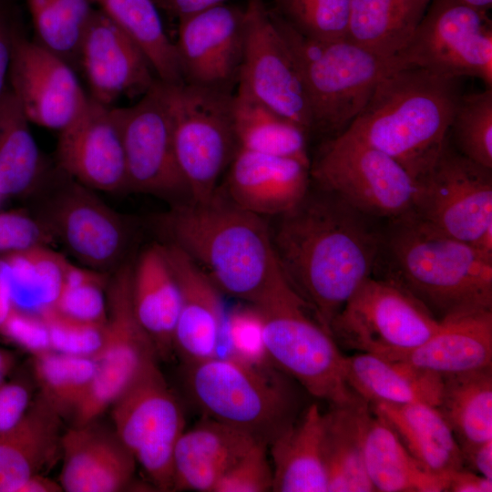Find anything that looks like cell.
Returning <instances> with one entry per match:
<instances>
[{
  "label": "cell",
  "instance_id": "1",
  "mask_svg": "<svg viewBox=\"0 0 492 492\" xmlns=\"http://www.w3.org/2000/svg\"><path fill=\"white\" fill-rule=\"evenodd\" d=\"M376 220L311 182L271 228L283 274L330 333L333 320L373 274L383 232Z\"/></svg>",
  "mask_w": 492,
  "mask_h": 492
},
{
  "label": "cell",
  "instance_id": "2",
  "mask_svg": "<svg viewBox=\"0 0 492 492\" xmlns=\"http://www.w3.org/2000/svg\"><path fill=\"white\" fill-rule=\"evenodd\" d=\"M168 241L184 251L220 292L263 306L292 288L263 217L235 204L220 186L207 200L172 204L159 218Z\"/></svg>",
  "mask_w": 492,
  "mask_h": 492
},
{
  "label": "cell",
  "instance_id": "3",
  "mask_svg": "<svg viewBox=\"0 0 492 492\" xmlns=\"http://www.w3.org/2000/svg\"><path fill=\"white\" fill-rule=\"evenodd\" d=\"M372 276L401 287L438 320L492 310V259L412 212L387 220Z\"/></svg>",
  "mask_w": 492,
  "mask_h": 492
},
{
  "label": "cell",
  "instance_id": "4",
  "mask_svg": "<svg viewBox=\"0 0 492 492\" xmlns=\"http://www.w3.org/2000/svg\"><path fill=\"white\" fill-rule=\"evenodd\" d=\"M461 95L460 78L398 69L380 81L343 132L393 158L417 182L436 161Z\"/></svg>",
  "mask_w": 492,
  "mask_h": 492
},
{
  "label": "cell",
  "instance_id": "5",
  "mask_svg": "<svg viewBox=\"0 0 492 492\" xmlns=\"http://www.w3.org/2000/svg\"><path fill=\"white\" fill-rule=\"evenodd\" d=\"M185 392L202 414L269 445L303 409L294 379L273 364L228 355L183 364Z\"/></svg>",
  "mask_w": 492,
  "mask_h": 492
},
{
  "label": "cell",
  "instance_id": "6",
  "mask_svg": "<svg viewBox=\"0 0 492 492\" xmlns=\"http://www.w3.org/2000/svg\"><path fill=\"white\" fill-rule=\"evenodd\" d=\"M271 13L300 72L311 132L330 138L341 134L361 113L380 81L397 70L395 56H378L346 38H307Z\"/></svg>",
  "mask_w": 492,
  "mask_h": 492
},
{
  "label": "cell",
  "instance_id": "7",
  "mask_svg": "<svg viewBox=\"0 0 492 492\" xmlns=\"http://www.w3.org/2000/svg\"><path fill=\"white\" fill-rule=\"evenodd\" d=\"M255 307L261 315L267 354L276 368L330 405L361 399L345 382L341 348L293 288Z\"/></svg>",
  "mask_w": 492,
  "mask_h": 492
},
{
  "label": "cell",
  "instance_id": "8",
  "mask_svg": "<svg viewBox=\"0 0 492 492\" xmlns=\"http://www.w3.org/2000/svg\"><path fill=\"white\" fill-rule=\"evenodd\" d=\"M162 84L176 157L190 200H207L239 149L232 117L234 92L185 82Z\"/></svg>",
  "mask_w": 492,
  "mask_h": 492
},
{
  "label": "cell",
  "instance_id": "9",
  "mask_svg": "<svg viewBox=\"0 0 492 492\" xmlns=\"http://www.w3.org/2000/svg\"><path fill=\"white\" fill-rule=\"evenodd\" d=\"M311 182L374 219L413 211L417 184L393 158L342 132L330 138L311 161Z\"/></svg>",
  "mask_w": 492,
  "mask_h": 492
},
{
  "label": "cell",
  "instance_id": "10",
  "mask_svg": "<svg viewBox=\"0 0 492 492\" xmlns=\"http://www.w3.org/2000/svg\"><path fill=\"white\" fill-rule=\"evenodd\" d=\"M440 322L395 283L367 278L333 320L340 348L398 361L423 344Z\"/></svg>",
  "mask_w": 492,
  "mask_h": 492
},
{
  "label": "cell",
  "instance_id": "11",
  "mask_svg": "<svg viewBox=\"0 0 492 492\" xmlns=\"http://www.w3.org/2000/svg\"><path fill=\"white\" fill-rule=\"evenodd\" d=\"M132 268L121 263L107 287L108 316L103 346L94 358L96 374L73 415L74 425L95 421L106 409L157 364L156 347L139 323L132 302Z\"/></svg>",
  "mask_w": 492,
  "mask_h": 492
},
{
  "label": "cell",
  "instance_id": "12",
  "mask_svg": "<svg viewBox=\"0 0 492 492\" xmlns=\"http://www.w3.org/2000/svg\"><path fill=\"white\" fill-rule=\"evenodd\" d=\"M397 69L420 67L492 88V23L484 12L456 0H432L407 46L395 56Z\"/></svg>",
  "mask_w": 492,
  "mask_h": 492
},
{
  "label": "cell",
  "instance_id": "13",
  "mask_svg": "<svg viewBox=\"0 0 492 492\" xmlns=\"http://www.w3.org/2000/svg\"><path fill=\"white\" fill-rule=\"evenodd\" d=\"M114 431L151 484L173 491L176 445L184 432L183 408L158 364L111 405Z\"/></svg>",
  "mask_w": 492,
  "mask_h": 492
},
{
  "label": "cell",
  "instance_id": "14",
  "mask_svg": "<svg viewBox=\"0 0 492 492\" xmlns=\"http://www.w3.org/2000/svg\"><path fill=\"white\" fill-rule=\"evenodd\" d=\"M56 180L36 215L54 241L80 265L110 273L123 263L128 231L124 219L57 167Z\"/></svg>",
  "mask_w": 492,
  "mask_h": 492
},
{
  "label": "cell",
  "instance_id": "15",
  "mask_svg": "<svg viewBox=\"0 0 492 492\" xmlns=\"http://www.w3.org/2000/svg\"><path fill=\"white\" fill-rule=\"evenodd\" d=\"M416 184L412 213L445 234L473 245L492 227V169L460 154L449 135Z\"/></svg>",
  "mask_w": 492,
  "mask_h": 492
},
{
  "label": "cell",
  "instance_id": "16",
  "mask_svg": "<svg viewBox=\"0 0 492 492\" xmlns=\"http://www.w3.org/2000/svg\"><path fill=\"white\" fill-rule=\"evenodd\" d=\"M122 131L127 191L171 201L190 200L179 169L164 86L159 79L130 107L117 108Z\"/></svg>",
  "mask_w": 492,
  "mask_h": 492
},
{
  "label": "cell",
  "instance_id": "17",
  "mask_svg": "<svg viewBox=\"0 0 492 492\" xmlns=\"http://www.w3.org/2000/svg\"><path fill=\"white\" fill-rule=\"evenodd\" d=\"M237 86L311 133L310 108L294 58L263 0H247Z\"/></svg>",
  "mask_w": 492,
  "mask_h": 492
},
{
  "label": "cell",
  "instance_id": "18",
  "mask_svg": "<svg viewBox=\"0 0 492 492\" xmlns=\"http://www.w3.org/2000/svg\"><path fill=\"white\" fill-rule=\"evenodd\" d=\"M178 20L174 43L183 82L233 91L244 51L245 7L224 3Z\"/></svg>",
  "mask_w": 492,
  "mask_h": 492
},
{
  "label": "cell",
  "instance_id": "19",
  "mask_svg": "<svg viewBox=\"0 0 492 492\" xmlns=\"http://www.w3.org/2000/svg\"><path fill=\"white\" fill-rule=\"evenodd\" d=\"M9 88L30 123L58 132L81 112L89 97L73 67L16 27Z\"/></svg>",
  "mask_w": 492,
  "mask_h": 492
},
{
  "label": "cell",
  "instance_id": "20",
  "mask_svg": "<svg viewBox=\"0 0 492 492\" xmlns=\"http://www.w3.org/2000/svg\"><path fill=\"white\" fill-rule=\"evenodd\" d=\"M56 162L67 175L96 191H127L117 107L105 106L89 97L75 119L59 131Z\"/></svg>",
  "mask_w": 492,
  "mask_h": 492
},
{
  "label": "cell",
  "instance_id": "21",
  "mask_svg": "<svg viewBox=\"0 0 492 492\" xmlns=\"http://www.w3.org/2000/svg\"><path fill=\"white\" fill-rule=\"evenodd\" d=\"M78 64L89 97L105 106L113 107L123 97H142L158 81L139 46L97 8L83 34Z\"/></svg>",
  "mask_w": 492,
  "mask_h": 492
},
{
  "label": "cell",
  "instance_id": "22",
  "mask_svg": "<svg viewBox=\"0 0 492 492\" xmlns=\"http://www.w3.org/2000/svg\"><path fill=\"white\" fill-rule=\"evenodd\" d=\"M180 289V307L173 334V352L183 364L218 355L226 313L220 290L178 246L163 243Z\"/></svg>",
  "mask_w": 492,
  "mask_h": 492
},
{
  "label": "cell",
  "instance_id": "23",
  "mask_svg": "<svg viewBox=\"0 0 492 492\" xmlns=\"http://www.w3.org/2000/svg\"><path fill=\"white\" fill-rule=\"evenodd\" d=\"M310 166L295 159L239 148L220 187L241 208L263 218L278 217L306 194Z\"/></svg>",
  "mask_w": 492,
  "mask_h": 492
},
{
  "label": "cell",
  "instance_id": "24",
  "mask_svg": "<svg viewBox=\"0 0 492 492\" xmlns=\"http://www.w3.org/2000/svg\"><path fill=\"white\" fill-rule=\"evenodd\" d=\"M96 421L73 425L62 436L59 484L66 492H118L129 487L137 462L116 432Z\"/></svg>",
  "mask_w": 492,
  "mask_h": 492
},
{
  "label": "cell",
  "instance_id": "25",
  "mask_svg": "<svg viewBox=\"0 0 492 492\" xmlns=\"http://www.w3.org/2000/svg\"><path fill=\"white\" fill-rule=\"evenodd\" d=\"M257 443L241 430L202 416L176 445L173 491L214 492L223 475Z\"/></svg>",
  "mask_w": 492,
  "mask_h": 492
},
{
  "label": "cell",
  "instance_id": "26",
  "mask_svg": "<svg viewBox=\"0 0 492 492\" xmlns=\"http://www.w3.org/2000/svg\"><path fill=\"white\" fill-rule=\"evenodd\" d=\"M437 330L404 361L449 376L492 368V310L446 317Z\"/></svg>",
  "mask_w": 492,
  "mask_h": 492
},
{
  "label": "cell",
  "instance_id": "27",
  "mask_svg": "<svg viewBox=\"0 0 492 492\" xmlns=\"http://www.w3.org/2000/svg\"><path fill=\"white\" fill-rule=\"evenodd\" d=\"M324 433V413L311 404L269 445L272 491L327 492Z\"/></svg>",
  "mask_w": 492,
  "mask_h": 492
},
{
  "label": "cell",
  "instance_id": "28",
  "mask_svg": "<svg viewBox=\"0 0 492 492\" xmlns=\"http://www.w3.org/2000/svg\"><path fill=\"white\" fill-rule=\"evenodd\" d=\"M370 406L395 432L427 474L448 483L451 475L464 467L460 446L436 406L420 403H377Z\"/></svg>",
  "mask_w": 492,
  "mask_h": 492
},
{
  "label": "cell",
  "instance_id": "29",
  "mask_svg": "<svg viewBox=\"0 0 492 492\" xmlns=\"http://www.w3.org/2000/svg\"><path fill=\"white\" fill-rule=\"evenodd\" d=\"M344 379L349 388L368 404H425L437 406L443 376L404 361L358 353L344 356Z\"/></svg>",
  "mask_w": 492,
  "mask_h": 492
},
{
  "label": "cell",
  "instance_id": "30",
  "mask_svg": "<svg viewBox=\"0 0 492 492\" xmlns=\"http://www.w3.org/2000/svg\"><path fill=\"white\" fill-rule=\"evenodd\" d=\"M180 299L179 285L163 243L151 244L132 268V302L139 323L162 358L173 352Z\"/></svg>",
  "mask_w": 492,
  "mask_h": 492
},
{
  "label": "cell",
  "instance_id": "31",
  "mask_svg": "<svg viewBox=\"0 0 492 492\" xmlns=\"http://www.w3.org/2000/svg\"><path fill=\"white\" fill-rule=\"evenodd\" d=\"M61 416L39 395L23 419L0 435V492H19L60 449Z\"/></svg>",
  "mask_w": 492,
  "mask_h": 492
},
{
  "label": "cell",
  "instance_id": "32",
  "mask_svg": "<svg viewBox=\"0 0 492 492\" xmlns=\"http://www.w3.org/2000/svg\"><path fill=\"white\" fill-rule=\"evenodd\" d=\"M362 447L366 473L375 491H447L448 483L424 471L369 404L363 415Z\"/></svg>",
  "mask_w": 492,
  "mask_h": 492
},
{
  "label": "cell",
  "instance_id": "33",
  "mask_svg": "<svg viewBox=\"0 0 492 492\" xmlns=\"http://www.w3.org/2000/svg\"><path fill=\"white\" fill-rule=\"evenodd\" d=\"M69 260L49 245L0 255V282L14 308L42 316L55 308Z\"/></svg>",
  "mask_w": 492,
  "mask_h": 492
},
{
  "label": "cell",
  "instance_id": "34",
  "mask_svg": "<svg viewBox=\"0 0 492 492\" xmlns=\"http://www.w3.org/2000/svg\"><path fill=\"white\" fill-rule=\"evenodd\" d=\"M432 0H352L345 38L384 57L410 42Z\"/></svg>",
  "mask_w": 492,
  "mask_h": 492
},
{
  "label": "cell",
  "instance_id": "35",
  "mask_svg": "<svg viewBox=\"0 0 492 492\" xmlns=\"http://www.w3.org/2000/svg\"><path fill=\"white\" fill-rule=\"evenodd\" d=\"M233 128L240 149L298 159L311 165L309 132L237 86L232 100Z\"/></svg>",
  "mask_w": 492,
  "mask_h": 492
},
{
  "label": "cell",
  "instance_id": "36",
  "mask_svg": "<svg viewBox=\"0 0 492 492\" xmlns=\"http://www.w3.org/2000/svg\"><path fill=\"white\" fill-rule=\"evenodd\" d=\"M367 405L359 399L333 405L324 413L327 492L375 491L366 473L362 447V420Z\"/></svg>",
  "mask_w": 492,
  "mask_h": 492
},
{
  "label": "cell",
  "instance_id": "37",
  "mask_svg": "<svg viewBox=\"0 0 492 492\" xmlns=\"http://www.w3.org/2000/svg\"><path fill=\"white\" fill-rule=\"evenodd\" d=\"M29 120L11 89L0 99V195L33 191L48 173L29 128Z\"/></svg>",
  "mask_w": 492,
  "mask_h": 492
},
{
  "label": "cell",
  "instance_id": "38",
  "mask_svg": "<svg viewBox=\"0 0 492 492\" xmlns=\"http://www.w3.org/2000/svg\"><path fill=\"white\" fill-rule=\"evenodd\" d=\"M462 452L492 439V368L443 376L436 406Z\"/></svg>",
  "mask_w": 492,
  "mask_h": 492
},
{
  "label": "cell",
  "instance_id": "39",
  "mask_svg": "<svg viewBox=\"0 0 492 492\" xmlns=\"http://www.w3.org/2000/svg\"><path fill=\"white\" fill-rule=\"evenodd\" d=\"M139 46L158 79L183 82L175 43L168 36L154 0H90Z\"/></svg>",
  "mask_w": 492,
  "mask_h": 492
},
{
  "label": "cell",
  "instance_id": "40",
  "mask_svg": "<svg viewBox=\"0 0 492 492\" xmlns=\"http://www.w3.org/2000/svg\"><path fill=\"white\" fill-rule=\"evenodd\" d=\"M34 374L39 396L61 418L74 415L87 395L96 374L93 358L47 351L34 355Z\"/></svg>",
  "mask_w": 492,
  "mask_h": 492
},
{
  "label": "cell",
  "instance_id": "41",
  "mask_svg": "<svg viewBox=\"0 0 492 492\" xmlns=\"http://www.w3.org/2000/svg\"><path fill=\"white\" fill-rule=\"evenodd\" d=\"M40 45L71 66L78 63L85 29L95 10L90 0H26Z\"/></svg>",
  "mask_w": 492,
  "mask_h": 492
},
{
  "label": "cell",
  "instance_id": "42",
  "mask_svg": "<svg viewBox=\"0 0 492 492\" xmlns=\"http://www.w3.org/2000/svg\"><path fill=\"white\" fill-rule=\"evenodd\" d=\"M449 136L460 154L492 169V88L460 96Z\"/></svg>",
  "mask_w": 492,
  "mask_h": 492
},
{
  "label": "cell",
  "instance_id": "43",
  "mask_svg": "<svg viewBox=\"0 0 492 492\" xmlns=\"http://www.w3.org/2000/svg\"><path fill=\"white\" fill-rule=\"evenodd\" d=\"M352 0H274L271 9L300 35L316 40L345 38Z\"/></svg>",
  "mask_w": 492,
  "mask_h": 492
},
{
  "label": "cell",
  "instance_id": "44",
  "mask_svg": "<svg viewBox=\"0 0 492 492\" xmlns=\"http://www.w3.org/2000/svg\"><path fill=\"white\" fill-rule=\"evenodd\" d=\"M109 275L69 261L55 309L79 321L106 323Z\"/></svg>",
  "mask_w": 492,
  "mask_h": 492
},
{
  "label": "cell",
  "instance_id": "45",
  "mask_svg": "<svg viewBox=\"0 0 492 492\" xmlns=\"http://www.w3.org/2000/svg\"><path fill=\"white\" fill-rule=\"evenodd\" d=\"M46 323L52 351L87 358L100 352L106 323H94L67 316L55 308L42 315Z\"/></svg>",
  "mask_w": 492,
  "mask_h": 492
},
{
  "label": "cell",
  "instance_id": "46",
  "mask_svg": "<svg viewBox=\"0 0 492 492\" xmlns=\"http://www.w3.org/2000/svg\"><path fill=\"white\" fill-rule=\"evenodd\" d=\"M228 356L257 364H272L263 341L262 319L258 309L248 304L231 311L225 319L222 341Z\"/></svg>",
  "mask_w": 492,
  "mask_h": 492
},
{
  "label": "cell",
  "instance_id": "47",
  "mask_svg": "<svg viewBox=\"0 0 492 492\" xmlns=\"http://www.w3.org/2000/svg\"><path fill=\"white\" fill-rule=\"evenodd\" d=\"M268 446L257 443L220 479L214 492H265L272 489Z\"/></svg>",
  "mask_w": 492,
  "mask_h": 492
},
{
  "label": "cell",
  "instance_id": "48",
  "mask_svg": "<svg viewBox=\"0 0 492 492\" xmlns=\"http://www.w3.org/2000/svg\"><path fill=\"white\" fill-rule=\"evenodd\" d=\"M54 242L36 216L17 210L0 212V255Z\"/></svg>",
  "mask_w": 492,
  "mask_h": 492
},
{
  "label": "cell",
  "instance_id": "49",
  "mask_svg": "<svg viewBox=\"0 0 492 492\" xmlns=\"http://www.w3.org/2000/svg\"><path fill=\"white\" fill-rule=\"evenodd\" d=\"M0 333L33 355L51 351L48 329L40 315L14 309Z\"/></svg>",
  "mask_w": 492,
  "mask_h": 492
},
{
  "label": "cell",
  "instance_id": "50",
  "mask_svg": "<svg viewBox=\"0 0 492 492\" xmlns=\"http://www.w3.org/2000/svg\"><path fill=\"white\" fill-rule=\"evenodd\" d=\"M28 386L18 380L0 384V435L14 428L31 405Z\"/></svg>",
  "mask_w": 492,
  "mask_h": 492
},
{
  "label": "cell",
  "instance_id": "51",
  "mask_svg": "<svg viewBox=\"0 0 492 492\" xmlns=\"http://www.w3.org/2000/svg\"><path fill=\"white\" fill-rule=\"evenodd\" d=\"M17 26L0 1V99L8 88L13 38Z\"/></svg>",
  "mask_w": 492,
  "mask_h": 492
},
{
  "label": "cell",
  "instance_id": "52",
  "mask_svg": "<svg viewBox=\"0 0 492 492\" xmlns=\"http://www.w3.org/2000/svg\"><path fill=\"white\" fill-rule=\"evenodd\" d=\"M447 491L491 492L492 479L462 467L454 472L449 477Z\"/></svg>",
  "mask_w": 492,
  "mask_h": 492
},
{
  "label": "cell",
  "instance_id": "53",
  "mask_svg": "<svg viewBox=\"0 0 492 492\" xmlns=\"http://www.w3.org/2000/svg\"><path fill=\"white\" fill-rule=\"evenodd\" d=\"M162 9L178 19L212 6L224 4L227 0H154Z\"/></svg>",
  "mask_w": 492,
  "mask_h": 492
},
{
  "label": "cell",
  "instance_id": "54",
  "mask_svg": "<svg viewBox=\"0 0 492 492\" xmlns=\"http://www.w3.org/2000/svg\"><path fill=\"white\" fill-rule=\"evenodd\" d=\"M463 458L475 472L492 479V439L469 449Z\"/></svg>",
  "mask_w": 492,
  "mask_h": 492
},
{
  "label": "cell",
  "instance_id": "55",
  "mask_svg": "<svg viewBox=\"0 0 492 492\" xmlns=\"http://www.w3.org/2000/svg\"><path fill=\"white\" fill-rule=\"evenodd\" d=\"M63 488L59 482L43 476L36 474L31 477L20 488L19 492H61Z\"/></svg>",
  "mask_w": 492,
  "mask_h": 492
},
{
  "label": "cell",
  "instance_id": "56",
  "mask_svg": "<svg viewBox=\"0 0 492 492\" xmlns=\"http://www.w3.org/2000/svg\"><path fill=\"white\" fill-rule=\"evenodd\" d=\"M14 305L9 293L0 282V331L14 311Z\"/></svg>",
  "mask_w": 492,
  "mask_h": 492
},
{
  "label": "cell",
  "instance_id": "57",
  "mask_svg": "<svg viewBox=\"0 0 492 492\" xmlns=\"http://www.w3.org/2000/svg\"><path fill=\"white\" fill-rule=\"evenodd\" d=\"M14 365V358L9 352L0 348V372L8 374Z\"/></svg>",
  "mask_w": 492,
  "mask_h": 492
},
{
  "label": "cell",
  "instance_id": "58",
  "mask_svg": "<svg viewBox=\"0 0 492 492\" xmlns=\"http://www.w3.org/2000/svg\"><path fill=\"white\" fill-rule=\"evenodd\" d=\"M470 7L488 12L492 6V0H456Z\"/></svg>",
  "mask_w": 492,
  "mask_h": 492
},
{
  "label": "cell",
  "instance_id": "59",
  "mask_svg": "<svg viewBox=\"0 0 492 492\" xmlns=\"http://www.w3.org/2000/svg\"><path fill=\"white\" fill-rule=\"evenodd\" d=\"M7 374L0 372V384H2L4 381H5V378L6 377Z\"/></svg>",
  "mask_w": 492,
  "mask_h": 492
},
{
  "label": "cell",
  "instance_id": "60",
  "mask_svg": "<svg viewBox=\"0 0 492 492\" xmlns=\"http://www.w3.org/2000/svg\"><path fill=\"white\" fill-rule=\"evenodd\" d=\"M2 199V196L0 195V200Z\"/></svg>",
  "mask_w": 492,
  "mask_h": 492
}]
</instances>
